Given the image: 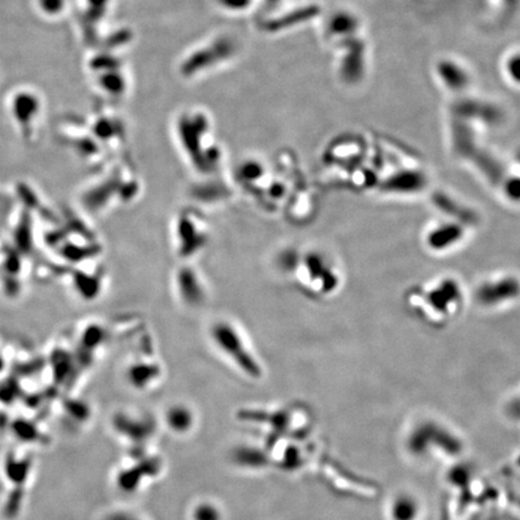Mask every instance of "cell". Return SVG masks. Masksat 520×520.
Returning a JSON list of instances; mask_svg holds the SVG:
<instances>
[{
	"label": "cell",
	"instance_id": "6da1fadb",
	"mask_svg": "<svg viewBox=\"0 0 520 520\" xmlns=\"http://www.w3.org/2000/svg\"><path fill=\"white\" fill-rule=\"evenodd\" d=\"M193 116V124L183 117L177 123V140L191 170L200 176H212L221 167L223 153L206 121L200 127L198 115Z\"/></svg>",
	"mask_w": 520,
	"mask_h": 520
},
{
	"label": "cell",
	"instance_id": "7a4b0ae2",
	"mask_svg": "<svg viewBox=\"0 0 520 520\" xmlns=\"http://www.w3.org/2000/svg\"><path fill=\"white\" fill-rule=\"evenodd\" d=\"M207 338L213 348L246 376L250 378L261 376V365L255 357L250 340L233 319L226 317L213 319L209 325Z\"/></svg>",
	"mask_w": 520,
	"mask_h": 520
},
{
	"label": "cell",
	"instance_id": "3957f363",
	"mask_svg": "<svg viewBox=\"0 0 520 520\" xmlns=\"http://www.w3.org/2000/svg\"><path fill=\"white\" fill-rule=\"evenodd\" d=\"M172 245L177 257L185 261L197 258L211 239L206 217L196 209H185L175 217L172 228Z\"/></svg>",
	"mask_w": 520,
	"mask_h": 520
},
{
	"label": "cell",
	"instance_id": "277c9868",
	"mask_svg": "<svg viewBox=\"0 0 520 520\" xmlns=\"http://www.w3.org/2000/svg\"><path fill=\"white\" fill-rule=\"evenodd\" d=\"M335 67L340 81L347 86L362 84L368 68V44L365 36H358L334 45Z\"/></svg>",
	"mask_w": 520,
	"mask_h": 520
},
{
	"label": "cell",
	"instance_id": "5b68a950",
	"mask_svg": "<svg viewBox=\"0 0 520 520\" xmlns=\"http://www.w3.org/2000/svg\"><path fill=\"white\" fill-rule=\"evenodd\" d=\"M449 113L471 121L483 129L500 127L506 118L505 111L500 104L489 99L477 98L471 93L453 98L449 105Z\"/></svg>",
	"mask_w": 520,
	"mask_h": 520
},
{
	"label": "cell",
	"instance_id": "8992f818",
	"mask_svg": "<svg viewBox=\"0 0 520 520\" xmlns=\"http://www.w3.org/2000/svg\"><path fill=\"white\" fill-rule=\"evenodd\" d=\"M434 76L442 88L459 98L471 93L475 75L466 62L456 56H442L434 63Z\"/></svg>",
	"mask_w": 520,
	"mask_h": 520
},
{
	"label": "cell",
	"instance_id": "52a82bcc",
	"mask_svg": "<svg viewBox=\"0 0 520 520\" xmlns=\"http://www.w3.org/2000/svg\"><path fill=\"white\" fill-rule=\"evenodd\" d=\"M324 38L333 45L364 35V21L357 11L339 8L330 12L324 22Z\"/></svg>",
	"mask_w": 520,
	"mask_h": 520
},
{
	"label": "cell",
	"instance_id": "ba28073f",
	"mask_svg": "<svg viewBox=\"0 0 520 520\" xmlns=\"http://www.w3.org/2000/svg\"><path fill=\"white\" fill-rule=\"evenodd\" d=\"M174 289L177 299L186 307H199L209 296L206 282L197 269L185 265L174 276Z\"/></svg>",
	"mask_w": 520,
	"mask_h": 520
},
{
	"label": "cell",
	"instance_id": "9c48e42d",
	"mask_svg": "<svg viewBox=\"0 0 520 520\" xmlns=\"http://www.w3.org/2000/svg\"><path fill=\"white\" fill-rule=\"evenodd\" d=\"M153 349H143L138 359H134L127 368L128 382L139 390L152 387L161 378L163 370L156 359L153 358Z\"/></svg>",
	"mask_w": 520,
	"mask_h": 520
},
{
	"label": "cell",
	"instance_id": "30bf717a",
	"mask_svg": "<svg viewBox=\"0 0 520 520\" xmlns=\"http://www.w3.org/2000/svg\"><path fill=\"white\" fill-rule=\"evenodd\" d=\"M115 430L130 441L143 443L156 432V423L148 416H130V413H116L113 419Z\"/></svg>",
	"mask_w": 520,
	"mask_h": 520
},
{
	"label": "cell",
	"instance_id": "8fae6325",
	"mask_svg": "<svg viewBox=\"0 0 520 520\" xmlns=\"http://www.w3.org/2000/svg\"><path fill=\"white\" fill-rule=\"evenodd\" d=\"M162 462L157 458H146L134 466L123 469L117 475V484L124 493H134L143 484V480L157 476Z\"/></svg>",
	"mask_w": 520,
	"mask_h": 520
},
{
	"label": "cell",
	"instance_id": "7c38bea8",
	"mask_svg": "<svg viewBox=\"0 0 520 520\" xmlns=\"http://www.w3.org/2000/svg\"><path fill=\"white\" fill-rule=\"evenodd\" d=\"M322 14V8L317 4H307V5H301L296 9L290 10L289 12H285L279 16L276 20L271 22V25H268L269 30L272 32H283V30H289L296 25H304L309 23V21H314Z\"/></svg>",
	"mask_w": 520,
	"mask_h": 520
},
{
	"label": "cell",
	"instance_id": "4fadbf2b",
	"mask_svg": "<svg viewBox=\"0 0 520 520\" xmlns=\"http://www.w3.org/2000/svg\"><path fill=\"white\" fill-rule=\"evenodd\" d=\"M500 70L506 84L510 88L519 89L520 54L518 46H512L504 54L501 58Z\"/></svg>",
	"mask_w": 520,
	"mask_h": 520
},
{
	"label": "cell",
	"instance_id": "5bb4252c",
	"mask_svg": "<svg viewBox=\"0 0 520 520\" xmlns=\"http://www.w3.org/2000/svg\"><path fill=\"white\" fill-rule=\"evenodd\" d=\"M165 422L172 432L186 434L194 425V413L186 405H174L167 411Z\"/></svg>",
	"mask_w": 520,
	"mask_h": 520
},
{
	"label": "cell",
	"instance_id": "9a60e30c",
	"mask_svg": "<svg viewBox=\"0 0 520 520\" xmlns=\"http://www.w3.org/2000/svg\"><path fill=\"white\" fill-rule=\"evenodd\" d=\"M39 106L38 99L35 98L33 94H20L14 102L16 117L19 118L21 122H25L27 119L30 121L34 117L35 113L39 110Z\"/></svg>",
	"mask_w": 520,
	"mask_h": 520
},
{
	"label": "cell",
	"instance_id": "2e32d148",
	"mask_svg": "<svg viewBox=\"0 0 520 520\" xmlns=\"http://www.w3.org/2000/svg\"><path fill=\"white\" fill-rule=\"evenodd\" d=\"M460 237V229L457 226H445L432 231L429 236V244L432 248H441L454 244Z\"/></svg>",
	"mask_w": 520,
	"mask_h": 520
},
{
	"label": "cell",
	"instance_id": "e0dca14e",
	"mask_svg": "<svg viewBox=\"0 0 520 520\" xmlns=\"http://www.w3.org/2000/svg\"><path fill=\"white\" fill-rule=\"evenodd\" d=\"M191 520H223V517L222 510L216 504L202 501L194 507L191 512Z\"/></svg>",
	"mask_w": 520,
	"mask_h": 520
},
{
	"label": "cell",
	"instance_id": "ac0fdd59",
	"mask_svg": "<svg viewBox=\"0 0 520 520\" xmlns=\"http://www.w3.org/2000/svg\"><path fill=\"white\" fill-rule=\"evenodd\" d=\"M39 8L43 12L49 16H57L62 14L65 0H38Z\"/></svg>",
	"mask_w": 520,
	"mask_h": 520
},
{
	"label": "cell",
	"instance_id": "d6986e66",
	"mask_svg": "<svg viewBox=\"0 0 520 520\" xmlns=\"http://www.w3.org/2000/svg\"><path fill=\"white\" fill-rule=\"evenodd\" d=\"M222 3L226 5V9H231V11L242 12L250 9L255 0H223Z\"/></svg>",
	"mask_w": 520,
	"mask_h": 520
},
{
	"label": "cell",
	"instance_id": "ffe728a7",
	"mask_svg": "<svg viewBox=\"0 0 520 520\" xmlns=\"http://www.w3.org/2000/svg\"><path fill=\"white\" fill-rule=\"evenodd\" d=\"M104 520H143L138 515L129 513V512H123V510H116L105 517Z\"/></svg>",
	"mask_w": 520,
	"mask_h": 520
},
{
	"label": "cell",
	"instance_id": "44dd1931",
	"mask_svg": "<svg viewBox=\"0 0 520 520\" xmlns=\"http://www.w3.org/2000/svg\"><path fill=\"white\" fill-rule=\"evenodd\" d=\"M115 196H116V200H117L118 205H124V204H123L122 199L119 198V196H118L117 193H110V196H108V206H106V210H108V209H110V207H113V205H111V198L113 199V197H115ZM113 206H116V205H115V200H113Z\"/></svg>",
	"mask_w": 520,
	"mask_h": 520
}]
</instances>
